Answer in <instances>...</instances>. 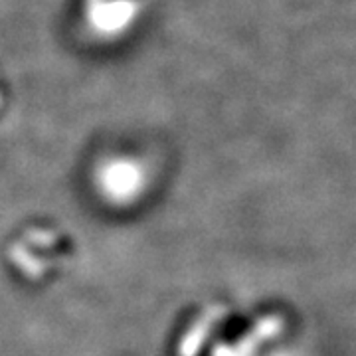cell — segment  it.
I'll return each mask as SVG.
<instances>
[{
  "label": "cell",
  "mask_w": 356,
  "mask_h": 356,
  "mask_svg": "<svg viewBox=\"0 0 356 356\" xmlns=\"http://www.w3.org/2000/svg\"><path fill=\"white\" fill-rule=\"evenodd\" d=\"M224 307H214L208 315H204L196 321V325L192 327L191 331L184 334V339H182V343L178 346V356H196L198 355V350H200V346L206 341V337L210 334L212 331V325H214V321L216 318L222 317V311Z\"/></svg>",
  "instance_id": "1"
}]
</instances>
